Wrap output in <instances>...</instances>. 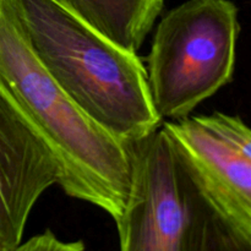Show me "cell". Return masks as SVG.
Masks as SVG:
<instances>
[{
  "label": "cell",
  "mask_w": 251,
  "mask_h": 251,
  "mask_svg": "<svg viewBox=\"0 0 251 251\" xmlns=\"http://www.w3.org/2000/svg\"><path fill=\"white\" fill-rule=\"evenodd\" d=\"M0 92L51 152L61 190L117 221L130 189L127 145L90 119L50 77L7 0H0Z\"/></svg>",
  "instance_id": "cell-1"
},
{
  "label": "cell",
  "mask_w": 251,
  "mask_h": 251,
  "mask_svg": "<svg viewBox=\"0 0 251 251\" xmlns=\"http://www.w3.org/2000/svg\"><path fill=\"white\" fill-rule=\"evenodd\" d=\"M127 145L131 178L115 221L120 251H251L205 200L162 126Z\"/></svg>",
  "instance_id": "cell-3"
},
{
  "label": "cell",
  "mask_w": 251,
  "mask_h": 251,
  "mask_svg": "<svg viewBox=\"0 0 251 251\" xmlns=\"http://www.w3.org/2000/svg\"><path fill=\"white\" fill-rule=\"evenodd\" d=\"M58 1L96 31L132 53L141 48L164 5V0Z\"/></svg>",
  "instance_id": "cell-7"
},
{
  "label": "cell",
  "mask_w": 251,
  "mask_h": 251,
  "mask_svg": "<svg viewBox=\"0 0 251 251\" xmlns=\"http://www.w3.org/2000/svg\"><path fill=\"white\" fill-rule=\"evenodd\" d=\"M29 48L59 87L96 124L124 144L162 120L152 104L146 68L58 0H7Z\"/></svg>",
  "instance_id": "cell-2"
},
{
  "label": "cell",
  "mask_w": 251,
  "mask_h": 251,
  "mask_svg": "<svg viewBox=\"0 0 251 251\" xmlns=\"http://www.w3.org/2000/svg\"><path fill=\"white\" fill-rule=\"evenodd\" d=\"M58 180L51 152L0 92V251L21 244L32 208Z\"/></svg>",
  "instance_id": "cell-6"
},
{
  "label": "cell",
  "mask_w": 251,
  "mask_h": 251,
  "mask_svg": "<svg viewBox=\"0 0 251 251\" xmlns=\"http://www.w3.org/2000/svg\"><path fill=\"white\" fill-rule=\"evenodd\" d=\"M239 31L232 0H188L162 17L145 66L162 122L189 117L233 80Z\"/></svg>",
  "instance_id": "cell-4"
},
{
  "label": "cell",
  "mask_w": 251,
  "mask_h": 251,
  "mask_svg": "<svg viewBox=\"0 0 251 251\" xmlns=\"http://www.w3.org/2000/svg\"><path fill=\"white\" fill-rule=\"evenodd\" d=\"M161 126L208 205L251 238V132L244 120L215 112Z\"/></svg>",
  "instance_id": "cell-5"
},
{
  "label": "cell",
  "mask_w": 251,
  "mask_h": 251,
  "mask_svg": "<svg viewBox=\"0 0 251 251\" xmlns=\"http://www.w3.org/2000/svg\"><path fill=\"white\" fill-rule=\"evenodd\" d=\"M11 251H85V244L77 242H64L53 232H46L29 238Z\"/></svg>",
  "instance_id": "cell-8"
}]
</instances>
